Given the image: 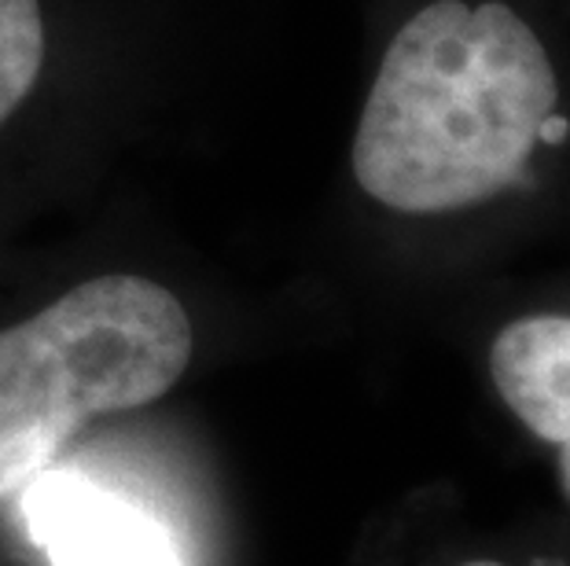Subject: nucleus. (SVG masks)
<instances>
[{"label": "nucleus", "instance_id": "f257e3e1", "mask_svg": "<svg viewBox=\"0 0 570 566\" xmlns=\"http://www.w3.org/2000/svg\"><path fill=\"white\" fill-rule=\"evenodd\" d=\"M570 170L560 30L515 0H428L397 27L361 107L350 173L402 218L541 196Z\"/></svg>", "mask_w": 570, "mask_h": 566}, {"label": "nucleus", "instance_id": "f03ea898", "mask_svg": "<svg viewBox=\"0 0 570 566\" xmlns=\"http://www.w3.org/2000/svg\"><path fill=\"white\" fill-rule=\"evenodd\" d=\"M191 349L180 298L129 272L78 284L0 331V500L38 478L89 419L174 390Z\"/></svg>", "mask_w": 570, "mask_h": 566}, {"label": "nucleus", "instance_id": "7ed1b4c3", "mask_svg": "<svg viewBox=\"0 0 570 566\" xmlns=\"http://www.w3.org/2000/svg\"><path fill=\"white\" fill-rule=\"evenodd\" d=\"M22 489L30 540L56 566H185L174 534L122 493L48 467Z\"/></svg>", "mask_w": 570, "mask_h": 566}, {"label": "nucleus", "instance_id": "20e7f679", "mask_svg": "<svg viewBox=\"0 0 570 566\" xmlns=\"http://www.w3.org/2000/svg\"><path fill=\"white\" fill-rule=\"evenodd\" d=\"M487 365L508 416L552 456L570 512V298L508 317L493 331Z\"/></svg>", "mask_w": 570, "mask_h": 566}, {"label": "nucleus", "instance_id": "39448f33", "mask_svg": "<svg viewBox=\"0 0 570 566\" xmlns=\"http://www.w3.org/2000/svg\"><path fill=\"white\" fill-rule=\"evenodd\" d=\"M45 67V16L38 0H0V126L38 86Z\"/></svg>", "mask_w": 570, "mask_h": 566}, {"label": "nucleus", "instance_id": "423d86ee", "mask_svg": "<svg viewBox=\"0 0 570 566\" xmlns=\"http://www.w3.org/2000/svg\"><path fill=\"white\" fill-rule=\"evenodd\" d=\"M456 566H544L541 559H533V563H512V559H504V556H475V559H464V563H456ZM560 566V563H556Z\"/></svg>", "mask_w": 570, "mask_h": 566}]
</instances>
